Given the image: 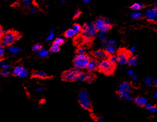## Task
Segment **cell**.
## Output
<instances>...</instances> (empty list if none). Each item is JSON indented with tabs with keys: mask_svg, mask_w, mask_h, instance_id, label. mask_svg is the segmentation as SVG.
<instances>
[{
	"mask_svg": "<svg viewBox=\"0 0 157 122\" xmlns=\"http://www.w3.org/2000/svg\"><path fill=\"white\" fill-rule=\"evenodd\" d=\"M36 91H37V92H39V93H42L44 91V89L43 88L40 87V88H38Z\"/></svg>",
	"mask_w": 157,
	"mask_h": 122,
	"instance_id": "cell-47",
	"label": "cell"
},
{
	"mask_svg": "<svg viewBox=\"0 0 157 122\" xmlns=\"http://www.w3.org/2000/svg\"><path fill=\"white\" fill-rule=\"evenodd\" d=\"M59 49H60V48L59 46H58L56 45L55 44H53L51 46V48H50V52L53 53H57L59 52Z\"/></svg>",
	"mask_w": 157,
	"mask_h": 122,
	"instance_id": "cell-30",
	"label": "cell"
},
{
	"mask_svg": "<svg viewBox=\"0 0 157 122\" xmlns=\"http://www.w3.org/2000/svg\"><path fill=\"white\" fill-rule=\"evenodd\" d=\"M98 39H100V40L103 41V42L106 41V36L105 35V33H100H100L98 34Z\"/></svg>",
	"mask_w": 157,
	"mask_h": 122,
	"instance_id": "cell-32",
	"label": "cell"
},
{
	"mask_svg": "<svg viewBox=\"0 0 157 122\" xmlns=\"http://www.w3.org/2000/svg\"><path fill=\"white\" fill-rule=\"evenodd\" d=\"M24 69V68L21 65L18 66V67L15 68L14 69V70L12 71V74H13L15 76H18V77H19L20 75H21V73H22V71H23Z\"/></svg>",
	"mask_w": 157,
	"mask_h": 122,
	"instance_id": "cell-15",
	"label": "cell"
},
{
	"mask_svg": "<svg viewBox=\"0 0 157 122\" xmlns=\"http://www.w3.org/2000/svg\"><path fill=\"white\" fill-rule=\"evenodd\" d=\"M86 52V49L83 47H80L79 48H78L77 50V53L78 55L85 54Z\"/></svg>",
	"mask_w": 157,
	"mask_h": 122,
	"instance_id": "cell-35",
	"label": "cell"
},
{
	"mask_svg": "<svg viewBox=\"0 0 157 122\" xmlns=\"http://www.w3.org/2000/svg\"><path fill=\"white\" fill-rule=\"evenodd\" d=\"M62 3H65V1H64V0H63V1H62Z\"/></svg>",
	"mask_w": 157,
	"mask_h": 122,
	"instance_id": "cell-55",
	"label": "cell"
},
{
	"mask_svg": "<svg viewBox=\"0 0 157 122\" xmlns=\"http://www.w3.org/2000/svg\"><path fill=\"white\" fill-rule=\"evenodd\" d=\"M33 76L35 78H41V79H44L47 78V76L46 73L42 72V71H35V72H33Z\"/></svg>",
	"mask_w": 157,
	"mask_h": 122,
	"instance_id": "cell-16",
	"label": "cell"
},
{
	"mask_svg": "<svg viewBox=\"0 0 157 122\" xmlns=\"http://www.w3.org/2000/svg\"><path fill=\"white\" fill-rule=\"evenodd\" d=\"M143 7H144V4L136 3L133 4L132 6L130 7V8L134 10H135V11H137V10H141Z\"/></svg>",
	"mask_w": 157,
	"mask_h": 122,
	"instance_id": "cell-20",
	"label": "cell"
},
{
	"mask_svg": "<svg viewBox=\"0 0 157 122\" xmlns=\"http://www.w3.org/2000/svg\"><path fill=\"white\" fill-rule=\"evenodd\" d=\"M119 94L121 98L124 100L128 101H131L134 100V97L130 93L126 92L125 89L121 85H119Z\"/></svg>",
	"mask_w": 157,
	"mask_h": 122,
	"instance_id": "cell-8",
	"label": "cell"
},
{
	"mask_svg": "<svg viewBox=\"0 0 157 122\" xmlns=\"http://www.w3.org/2000/svg\"><path fill=\"white\" fill-rule=\"evenodd\" d=\"M10 72L8 70L3 69L1 72V75L4 76V77H7L10 75Z\"/></svg>",
	"mask_w": 157,
	"mask_h": 122,
	"instance_id": "cell-37",
	"label": "cell"
},
{
	"mask_svg": "<svg viewBox=\"0 0 157 122\" xmlns=\"http://www.w3.org/2000/svg\"><path fill=\"white\" fill-rule=\"evenodd\" d=\"M28 75H29V73H28L27 70L26 69H24L23 71H22V73H21V75H20L19 77L22 78H25L27 77Z\"/></svg>",
	"mask_w": 157,
	"mask_h": 122,
	"instance_id": "cell-34",
	"label": "cell"
},
{
	"mask_svg": "<svg viewBox=\"0 0 157 122\" xmlns=\"http://www.w3.org/2000/svg\"><path fill=\"white\" fill-rule=\"evenodd\" d=\"M64 40L63 39V38H57V39L54 41V44L60 47V46L64 44Z\"/></svg>",
	"mask_w": 157,
	"mask_h": 122,
	"instance_id": "cell-27",
	"label": "cell"
},
{
	"mask_svg": "<svg viewBox=\"0 0 157 122\" xmlns=\"http://www.w3.org/2000/svg\"><path fill=\"white\" fill-rule=\"evenodd\" d=\"M135 101L137 105L140 106H145L146 104L148 103V100H147L146 98L142 97V96L137 97L135 99Z\"/></svg>",
	"mask_w": 157,
	"mask_h": 122,
	"instance_id": "cell-13",
	"label": "cell"
},
{
	"mask_svg": "<svg viewBox=\"0 0 157 122\" xmlns=\"http://www.w3.org/2000/svg\"><path fill=\"white\" fill-rule=\"evenodd\" d=\"M86 76H87V74H86V73L80 72L78 73V74L77 75L75 80L78 81H85L86 78Z\"/></svg>",
	"mask_w": 157,
	"mask_h": 122,
	"instance_id": "cell-19",
	"label": "cell"
},
{
	"mask_svg": "<svg viewBox=\"0 0 157 122\" xmlns=\"http://www.w3.org/2000/svg\"><path fill=\"white\" fill-rule=\"evenodd\" d=\"M42 49V46L40 44H36L34 45L32 48V50L33 52H39L40 50Z\"/></svg>",
	"mask_w": 157,
	"mask_h": 122,
	"instance_id": "cell-33",
	"label": "cell"
},
{
	"mask_svg": "<svg viewBox=\"0 0 157 122\" xmlns=\"http://www.w3.org/2000/svg\"><path fill=\"white\" fill-rule=\"evenodd\" d=\"M127 75L129 76H130V77H132V76L133 75H134V71L132 70H129L128 72H127Z\"/></svg>",
	"mask_w": 157,
	"mask_h": 122,
	"instance_id": "cell-43",
	"label": "cell"
},
{
	"mask_svg": "<svg viewBox=\"0 0 157 122\" xmlns=\"http://www.w3.org/2000/svg\"><path fill=\"white\" fill-rule=\"evenodd\" d=\"M121 69H122V68H121V67H120L119 68V69H118V70H119V71H120V70H121Z\"/></svg>",
	"mask_w": 157,
	"mask_h": 122,
	"instance_id": "cell-56",
	"label": "cell"
},
{
	"mask_svg": "<svg viewBox=\"0 0 157 122\" xmlns=\"http://www.w3.org/2000/svg\"><path fill=\"white\" fill-rule=\"evenodd\" d=\"M116 98L119 99V100H120V99L121 98V96L119 94H118L116 95Z\"/></svg>",
	"mask_w": 157,
	"mask_h": 122,
	"instance_id": "cell-53",
	"label": "cell"
},
{
	"mask_svg": "<svg viewBox=\"0 0 157 122\" xmlns=\"http://www.w3.org/2000/svg\"><path fill=\"white\" fill-rule=\"evenodd\" d=\"M106 43H107V45L113 46H114V45L116 44V40L114 39H111L108 41L107 40L106 41Z\"/></svg>",
	"mask_w": 157,
	"mask_h": 122,
	"instance_id": "cell-39",
	"label": "cell"
},
{
	"mask_svg": "<svg viewBox=\"0 0 157 122\" xmlns=\"http://www.w3.org/2000/svg\"><path fill=\"white\" fill-rule=\"evenodd\" d=\"M153 79L152 77H146V79H145V81H144V83H145V84L146 86H150L152 85V84L153 83Z\"/></svg>",
	"mask_w": 157,
	"mask_h": 122,
	"instance_id": "cell-31",
	"label": "cell"
},
{
	"mask_svg": "<svg viewBox=\"0 0 157 122\" xmlns=\"http://www.w3.org/2000/svg\"><path fill=\"white\" fill-rule=\"evenodd\" d=\"M98 65L99 63L97 60L95 59L90 60L89 62L88 63L87 69L89 72H93L98 69Z\"/></svg>",
	"mask_w": 157,
	"mask_h": 122,
	"instance_id": "cell-10",
	"label": "cell"
},
{
	"mask_svg": "<svg viewBox=\"0 0 157 122\" xmlns=\"http://www.w3.org/2000/svg\"><path fill=\"white\" fill-rule=\"evenodd\" d=\"M145 16L148 20L151 22H156L157 20V12L154 9H148L145 12Z\"/></svg>",
	"mask_w": 157,
	"mask_h": 122,
	"instance_id": "cell-9",
	"label": "cell"
},
{
	"mask_svg": "<svg viewBox=\"0 0 157 122\" xmlns=\"http://www.w3.org/2000/svg\"><path fill=\"white\" fill-rule=\"evenodd\" d=\"M108 61H109L111 64L115 65V64H116L118 63L117 57L114 55H112V56H110L109 58H108Z\"/></svg>",
	"mask_w": 157,
	"mask_h": 122,
	"instance_id": "cell-25",
	"label": "cell"
},
{
	"mask_svg": "<svg viewBox=\"0 0 157 122\" xmlns=\"http://www.w3.org/2000/svg\"><path fill=\"white\" fill-rule=\"evenodd\" d=\"M81 15V11H77L75 12L74 15V18H78V17H79Z\"/></svg>",
	"mask_w": 157,
	"mask_h": 122,
	"instance_id": "cell-42",
	"label": "cell"
},
{
	"mask_svg": "<svg viewBox=\"0 0 157 122\" xmlns=\"http://www.w3.org/2000/svg\"><path fill=\"white\" fill-rule=\"evenodd\" d=\"M132 80L133 81H134V82H136L138 80V77H137V76L136 75H133L132 77Z\"/></svg>",
	"mask_w": 157,
	"mask_h": 122,
	"instance_id": "cell-45",
	"label": "cell"
},
{
	"mask_svg": "<svg viewBox=\"0 0 157 122\" xmlns=\"http://www.w3.org/2000/svg\"><path fill=\"white\" fill-rule=\"evenodd\" d=\"M72 29L75 33V34H78L81 31V27L79 24H75L73 25Z\"/></svg>",
	"mask_w": 157,
	"mask_h": 122,
	"instance_id": "cell-26",
	"label": "cell"
},
{
	"mask_svg": "<svg viewBox=\"0 0 157 122\" xmlns=\"http://www.w3.org/2000/svg\"><path fill=\"white\" fill-rule=\"evenodd\" d=\"M55 37V32H54V29H50V33L49 35L46 38V41H49L52 40L54 39Z\"/></svg>",
	"mask_w": 157,
	"mask_h": 122,
	"instance_id": "cell-28",
	"label": "cell"
},
{
	"mask_svg": "<svg viewBox=\"0 0 157 122\" xmlns=\"http://www.w3.org/2000/svg\"><path fill=\"white\" fill-rule=\"evenodd\" d=\"M90 60V57L86 54L77 55L74 57L73 65L75 69L78 70L87 68L88 63Z\"/></svg>",
	"mask_w": 157,
	"mask_h": 122,
	"instance_id": "cell-3",
	"label": "cell"
},
{
	"mask_svg": "<svg viewBox=\"0 0 157 122\" xmlns=\"http://www.w3.org/2000/svg\"><path fill=\"white\" fill-rule=\"evenodd\" d=\"M79 102L81 107L85 110H90L92 108V103L89 98L83 99L79 101Z\"/></svg>",
	"mask_w": 157,
	"mask_h": 122,
	"instance_id": "cell-12",
	"label": "cell"
},
{
	"mask_svg": "<svg viewBox=\"0 0 157 122\" xmlns=\"http://www.w3.org/2000/svg\"><path fill=\"white\" fill-rule=\"evenodd\" d=\"M21 48L15 46L10 47L9 49V52L11 53V54H17V53H18L21 52Z\"/></svg>",
	"mask_w": 157,
	"mask_h": 122,
	"instance_id": "cell-22",
	"label": "cell"
},
{
	"mask_svg": "<svg viewBox=\"0 0 157 122\" xmlns=\"http://www.w3.org/2000/svg\"><path fill=\"white\" fill-rule=\"evenodd\" d=\"M148 110L150 112V113L156 114L157 112V109L155 106H152L150 108H149Z\"/></svg>",
	"mask_w": 157,
	"mask_h": 122,
	"instance_id": "cell-38",
	"label": "cell"
},
{
	"mask_svg": "<svg viewBox=\"0 0 157 122\" xmlns=\"http://www.w3.org/2000/svg\"><path fill=\"white\" fill-rule=\"evenodd\" d=\"M105 52L108 55L114 54V53L115 52V47L113 46L107 45V46H106V47L105 48Z\"/></svg>",
	"mask_w": 157,
	"mask_h": 122,
	"instance_id": "cell-17",
	"label": "cell"
},
{
	"mask_svg": "<svg viewBox=\"0 0 157 122\" xmlns=\"http://www.w3.org/2000/svg\"><path fill=\"white\" fill-rule=\"evenodd\" d=\"M90 1L89 0H84V1H83V2H84V3L86 4H89L90 3Z\"/></svg>",
	"mask_w": 157,
	"mask_h": 122,
	"instance_id": "cell-50",
	"label": "cell"
},
{
	"mask_svg": "<svg viewBox=\"0 0 157 122\" xmlns=\"http://www.w3.org/2000/svg\"><path fill=\"white\" fill-rule=\"evenodd\" d=\"M153 9L156 10H157V4L156 3H155L154 4V6L153 7Z\"/></svg>",
	"mask_w": 157,
	"mask_h": 122,
	"instance_id": "cell-51",
	"label": "cell"
},
{
	"mask_svg": "<svg viewBox=\"0 0 157 122\" xmlns=\"http://www.w3.org/2000/svg\"><path fill=\"white\" fill-rule=\"evenodd\" d=\"M95 79L94 76L92 74H87V76H86V78L85 81H87L88 83H92L93 81Z\"/></svg>",
	"mask_w": 157,
	"mask_h": 122,
	"instance_id": "cell-29",
	"label": "cell"
},
{
	"mask_svg": "<svg viewBox=\"0 0 157 122\" xmlns=\"http://www.w3.org/2000/svg\"><path fill=\"white\" fill-rule=\"evenodd\" d=\"M3 30H2L1 29H0V39H1L2 36H3Z\"/></svg>",
	"mask_w": 157,
	"mask_h": 122,
	"instance_id": "cell-49",
	"label": "cell"
},
{
	"mask_svg": "<svg viewBox=\"0 0 157 122\" xmlns=\"http://www.w3.org/2000/svg\"><path fill=\"white\" fill-rule=\"evenodd\" d=\"M49 54V51L45 49H41L38 52V56L40 57H45Z\"/></svg>",
	"mask_w": 157,
	"mask_h": 122,
	"instance_id": "cell-18",
	"label": "cell"
},
{
	"mask_svg": "<svg viewBox=\"0 0 157 122\" xmlns=\"http://www.w3.org/2000/svg\"><path fill=\"white\" fill-rule=\"evenodd\" d=\"M93 56L99 60H105L108 57V54L104 50H98L93 53Z\"/></svg>",
	"mask_w": 157,
	"mask_h": 122,
	"instance_id": "cell-11",
	"label": "cell"
},
{
	"mask_svg": "<svg viewBox=\"0 0 157 122\" xmlns=\"http://www.w3.org/2000/svg\"><path fill=\"white\" fill-rule=\"evenodd\" d=\"M153 84H154V85L156 87H157V79H156L154 81Z\"/></svg>",
	"mask_w": 157,
	"mask_h": 122,
	"instance_id": "cell-52",
	"label": "cell"
},
{
	"mask_svg": "<svg viewBox=\"0 0 157 122\" xmlns=\"http://www.w3.org/2000/svg\"><path fill=\"white\" fill-rule=\"evenodd\" d=\"M18 39L17 35L14 33L7 31L6 33L3 38L1 41V45L3 46H10L15 41V40Z\"/></svg>",
	"mask_w": 157,
	"mask_h": 122,
	"instance_id": "cell-5",
	"label": "cell"
},
{
	"mask_svg": "<svg viewBox=\"0 0 157 122\" xmlns=\"http://www.w3.org/2000/svg\"><path fill=\"white\" fill-rule=\"evenodd\" d=\"M23 3L25 5V6H26L27 7H29L31 6L32 3L31 2L29 1V0H25V1H23Z\"/></svg>",
	"mask_w": 157,
	"mask_h": 122,
	"instance_id": "cell-40",
	"label": "cell"
},
{
	"mask_svg": "<svg viewBox=\"0 0 157 122\" xmlns=\"http://www.w3.org/2000/svg\"><path fill=\"white\" fill-rule=\"evenodd\" d=\"M4 53V48L3 46H2V45L1 44H0V58L3 55Z\"/></svg>",
	"mask_w": 157,
	"mask_h": 122,
	"instance_id": "cell-41",
	"label": "cell"
},
{
	"mask_svg": "<svg viewBox=\"0 0 157 122\" xmlns=\"http://www.w3.org/2000/svg\"><path fill=\"white\" fill-rule=\"evenodd\" d=\"M96 122H104V120L102 118H99L97 119Z\"/></svg>",
	"mask_w": 157,
	"mask_h": 122,
	"instance_id": "cell-48",
	"label": "cell"
},
{
	"mask_svg": "<svg viewBox=\"0 0 157 122\" xmlns=\"http://www.w3.org/2000/svg\"><path fill=\"white\" fill-rule=\"evenodd\" d=\"M121 86H122L123 88L125 89V90L127 92L130 93L132 91V88H131V86L129 85V84L128 83H121L120 84Z\"/></svg>",
	"mask_w": 157,
	"mask_h": 122,
	"instance_id": "cell-23",
	"label": "cell"
},
{
	"mask_svg": "<svg viewBox=\"0 0 157 122\" xmlns=\"http://www.w3.org/2000/svg\"><path fill=\"white\" fill-rule=\"evenodd\" d=\"M142 16H143V15H142V12H138V11L134 12L131 15V18L134 19L141 18L142 17Z\"/></svg>",
	"mask_w": 157,
	"mask_h": 122,
	"instance_id": "cell-24",
	"label": "cell"
},
{
	"mask_svg": "<svg viewBox=\"0 0 157 122\" xmlns=\"http://www.w3.org/2000/svg\"><path fill=\"white\" fill-rule=\"evenodd\" d=\"M81 30L82 37L87 41H89L97 34V30L95 29L94 25L91 23L85 24L81 28Z\"/></svg>",
	"mask_w": 157,
	"mask_h": 122,
	"instance_id": "cell-2",
	"label": "cell"
},
{
	"mask_svg": "<svg viewBox=\"0 0 157 122\" xmlns=\"http://www.w3.org/2000/svg\"><path fill=\"white\" fill-rule=\"evenodd\" d=\"M93 25L97 31L105 34L109 31L112 26L110 20L104 17H99L96 19Z\"/></svg>",
	"mask_w": 157,
	"mask_h": 122,
	"instance_id": "cell-1",
	"label": "cell"
},
{
	"mask_svg": "<svg viewBox=\"0 0 157 122\" xmlns=\"http://www.w3.org/2000/svg\"><path fill=\"white\" fill-rule=\"evenodd\" d=\"M80 71L76 69H71L63 73L62 75V79L65 81H74L75 80L77 75Z\"/></svg>",
	"mask_w": 157,
	"mask_h": 122,
	"instance_id": "cell-6",
	"label": "cell"
},
{
	"mask_svg": "<svg viewBox=\"0 0 157 122\" xmlns=\"http://www.w3.org/2000/svg\"><path fill=\"white\" fill-rule=\"evenodd\" d=\"M98 70L106 75H111L114 72L115 65H113L107 60H103L98 65Z\"/></svg>",
	"mask_w": 157,
	"mask_h": 122,
	"instance_id": "cell-4",
	"label": "cell"
},
{
	"mask_svg": "<svg viewBox=\"0 0 157 122\" xmlns=\"http://www.w3.org/2000/svg\"><path fill=\"white\" fill-rule=\"evenodd\" d=\"M128 52H127L125 49H120L118 53L117 57L118 63L121 65H125L127 63L128 60L129 59Z\"/></svg>",
	"mask_w": 157,
	"mask_h": 122,
	"instance_id": "cell-7",
	"label": "cell"
},
{
	"mask_svg": "<svg viewBox=\"0 0 157 122\" xmlns=\"http://www.w3.org/2000/svg\"><path fill=\"white\" fill-rule=\"evenodd\" d=\"M75 34H76L74 32V30H73L72 29L67 30L65 33V37H66L67 38H70L74 37Z\"/></svg>",
	"mask_w": 157,
	"mask_h": 122,
	"instance_id": "cell-21",
	"label": "cell"
},
{
	"mask_svg": "<svg viewBox=\"0 0 157 122\" xmlns=\"http://www.w3.org/2000/svg\"><path fill=\"white\" fill-rule=\"evenodd\" d=\"M136 52V47L135 46H132L130 48V53H132V54H134V53H135Z\"/></svg>",
	"mask_w": 157,
	"mask_h": 122,
	"instance_id": "cell-44",
	"label": "cell"
},
{
	"mask_svg": "<svg viewBox=\"0 0 157 122\" xmlns=\"http://www.w3.org/2000/svg\"><path fill=\"white\" fill-rule=\"evenodd\" d=\"M36 11V8H35V7L32 8L31 9V10H30V12H31V13H32V14L35 13Z\"/></svg>",
	"mask_w": 157,
	"mask_h": 122,
	"instance_id": "cell-46",
	"label": "cell"
},
{
	"mask_svg": "<svg viewBox=\"0 0 157 122\" xmlns=\"http://www.w3.org/2000/svg\"><path fill=\"white\" fill-rule=\"evenodd\" d=\"M138 58L136 56L131 57L129 58L128 60L127 63L128 65L131 67H133V66H136L138 64Z\"/></svg>",
	"mask_w": 157,
	"mask_h": 122,
	"instance_id": "cell-14",
	"label": "cell"
},
{
	"mask_svg": "<svg viewBox=\"0 0 157 122\" xmlns=\"http://www.w3.org/2000/svg\"><path fill=\"white\" fill-rule=\"evenodd\" d=\"M154 98H157V93H155L154 94Z\"/></svg>",
	"mask_w": 157,
	"mask_h": 122,
	"instance_id": "cell-54",
	"label": "cell"
},
{
	"mask_svg": "<svg viewBox=\"0 0 157 122\" xmlns=\"http://www.w3.org/2000/svg\"><path fill=\"white\" fill-rule=\"evenodd\" d=\"M0 66H1V67L2 69H7V70L11 67V66L9 64H7V63H3V62H2L1 64H0Z\"/></svg>",
	"mask_w": 157,
	"mask_h": 122,
	"instance_id": "cell-36",
	"label": "cell"
}]
</instances>
